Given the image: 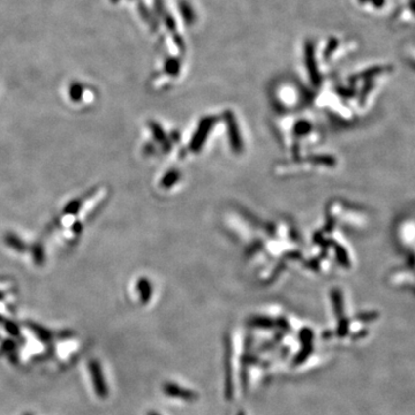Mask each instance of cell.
I'll return each instance as SVG.
<instances>
[{
  "label": "cell",
  "mask_w": 415,
  "mask_h": 415,
  "mask_svg": "<svg viewBox=\"0 0 415 415\" xmlns=\"http://www.w3.org/2000/svg\"><path fill=\"white\" fill-rule=\"evenodd\" d=\"M238 415H244V413H242V412H240V413H239Z\"/></svg>",
  "instance_id": "5b68a950"
},
{
  "label": "cell",
  "mask_w": 415,
  "mask_h": 415,
  "mask_svg": "<svg viewBox=\"0 0 415 415\" xmlns=\"http://www.w3.org/2000/svg\"><path fill=\"white\" fill-rule=\"evenodd\" d=\"M89 372L91 375V380L95 387V392L100 399H105L107 397V386L104 379V375L100 368L99 362L97 360H91L89 362Z\"/></svg>",
  "instance_id": "6da1fadb"
},
{
  "label": "cell",
  "mask_w": 415,
  "mask_h": 415,
  "mask_svg": "<svg viewBox=\"0 0 415 415\" xmlns=\"http://www.w3.org/2000/svg\"><path fill=\"white\" fill-rule=\"evenodd\" d=\"M301 340H302L303 347L299 354H297L296 358L294 359V363H295V365L302 363L304 360L310 355L311 351H313V333H311V331L303 330L301 332Z\"/></svg>",
  "instance_id": "3957f363"
},
{
  "label": "cell",
  "mask_w": 415,
  "mask_h": 415,
  "mask_svg": "<svg viewBox=\"0 0 415 415\" xmlns=\"http://www.w3.org/2000/svg\"><path fill=\"white\" fill-rule=\"evenodd\" d=\"M24 415H33V414H31V413H26Z\"/></svg>",
  "instance_id": "8992f818"
},
{
  "label": "cell",
  "mask_w": 415,
  "mask_h": 415,
  "mask_svg": "<svg viewBox=\"0 0 415 415\" xmlns=\"http://www.w3.org/2000/svg\"><path fill=\"white\" fill-rule=\"evenodd\" d=\"M163 391L165 394H167L171 398H178L186 401H193L197 398V394L194 391L176 385L174 383H166L163 385Z\"/></svg>",
  "instance_id": "7a4b0ae2"
},
{
  "label": "cell",
  "mask_w": 415,
  "mask_h": 415,
  "mask_svg": "<svg viewBox=\"0 0 415 415\" xmlns=\"http://www.w3.org/2000/svg\"><path fill=\"white\" fill-rule=\"evenodd\" d=\"M147 415H159L158 413H156V412H149Z\"/></svg>",
  "instance_id": "277c9868"
}]
</instances>
